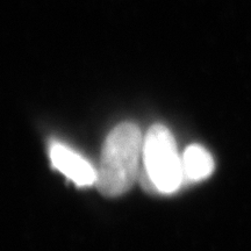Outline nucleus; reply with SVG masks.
Wrapping results in <instances>:
<instances>
[{
	"label": "nucleus",
	"mask_w": 251,
	"mask_h": 251,
	"mask_svg": "<svg viewBox=\"0 0 251 251\" xmlns=\"http://www.w3.org/2000/svg\"><path fill=\"white\" fill-rule=\"evenodd\" d=\"M142 134L137 125L124 122L113 128L103 143L96 186L106 197L127 192L139 175L143 155Z\"/></svg>",
	"instance_id": "f257e3e1"
},
{
	"label": "nucleus",
	"mask_w": 251,
	"mask_h": 251,
	"mask_svg": "<svg viewBox=\"0 0 251 251\" xmlns=\"http://www.w3.org/2000/svg\"><path fill=\"white\" fill-rule=\"evenodd\" d=\"M143 161L147 179L162 193H174L184 183L183 161L171 131L153 125L143 141Z\"/></svg>",
	"instance_id": "f03ea898"
},
{
	"label": "nucleus",
	"mask_w": 251,
	"mask_h": 251,
	"mask_svg": "<svg viewBox=\"0 0 251 251\" xmlns=\"http://www.w3.org/2000/svg\"><path fill=\"white\" fill-rule=\"evenodd\" d=\"M50 158L55 169L78 186L96 185L97 170L86 159L61 143H54L50 148Z\"/></svg>",
	"instance_id": "7ed1b4c3"
},
{
	"label": "nucleus",
	"mask_w": 251,
	"mask_h": 251,
	"mask_svg": "<svg viewBox=\"0 0 251 251\" xmlns=\"http://www.w3.org/2000/svg\"><path fill=\"white\" fill-rule=\"evenodd\" d=\"M184 179L187 181H200L212 175L214 170L213 157L203 147L192 144L187 147L181 157Z\"/></svg>",
	"instance_id": "20e7f679"
}]
</instances>
